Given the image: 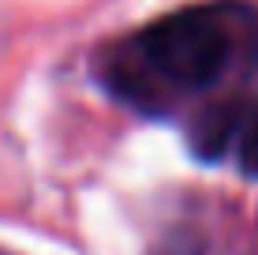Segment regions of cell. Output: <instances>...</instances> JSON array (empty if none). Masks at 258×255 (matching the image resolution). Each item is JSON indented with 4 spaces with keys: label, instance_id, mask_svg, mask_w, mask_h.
Here are the masks:
<instances>
[{
    "label": "cell",
    "instance_id": "cell-2",
    "mask_svg": "<svg viewBox=\"0 0 258 255\" xmlns=\"http://www.w3.org/2000/svg\"><path fill=\"white\" fill-rule=\"evenodd\" d=\"M236 162L243 177L258 180V98L251 105H243V117L236 128Z\"/></svg>",
    "mask_w": 258,
    "mask_h": 255
},
{
    "label": "cell",
    "instance_id": "cell-1",
    "mask_svg": "<svg viewBox=\"0 0 258 255\" xmlns=\"http://www.w3.org/2000/svg\"><path fill=\"white\" fill-rule=\"evenodd\" d=\"M236 8L202 4L150 23L139 34V57L180 90H206L225 75L236 45Z\"/></svg>",
    "mask_w": 258,
    "mask_h": 255
}]
</instances>
